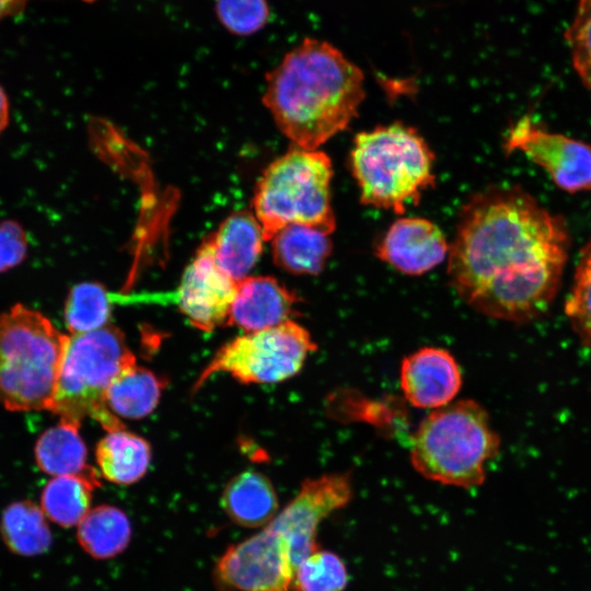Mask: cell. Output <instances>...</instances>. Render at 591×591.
I'll use <instances>...</instances> for the list:
<instances>
[{"instance_id": "19", "label": "cell", "mask_w": 591, "mask_h": 591, "mask_svg": "<svg viewBox=\"0 0 591 591\" xmlns=\"http://www.w3.org/2000/svg\"><path fill=\"white\" fill-rule=\"evenodd\" d=\"M96 462L104 478L130 485L143 477L150 460L149 443L125 429L108 432L97 444Z\"/></svg>"}, {"instance_id": "6", "label": "cell", "mask_w": 591, "mask_h": 591, "mask_svg": "<svg viewBox=\"0 0 591 591\" xmlns=\"http://www.w3.org/2000/svg\"><path fill=\"white\" fill-rule=\"evenodd\" d=\"M333 165L324 152L293 147L271 162L253 196L254 215L265 241L289 224H303L331 234L336 227L332 207Z\"/></svg>"}, {"instance_id": "11", "label": "cell", "mask_w": 591, "mask_h": 591, "mask_svg": "<svg viewBox=\"0 0 591 591\" xmlns=\"http://www.w3.org/2000/svg\"><path fill=\"white\" fill-rule=\"evenodd\" d=\"M237 283L219 269L206 239L172 297L193 326L210 332L228 324Z\"/></svg>"}, {"instance_id": "1", "label": "cell", "mask_w": 591, "mask_h": 591, "mask_svg": "<svg viewBox=\"0 0 591 591\" xmlns=\"http://www.w3.org/2000/svg\"><path fill=\"white\" fill-rule=\"evenodd\" d=\"M570 241L564 217L522 187H488L460 212L448 277L478 313L525 323L545 314L553 303Z\"/></svg>"}, {"instance_id": "2", "label": "cell", "mask_w": 591, "mask_h": 591, "mask_svg": "<svg viewBox=\"0 0 591 591\" xmlns=\"http://www.w3.org/2000/svg\"><path fill=\"white\" fill-rule=\"evenodd\" d=\"M363 79L333 44L306 37L267 73L263 101L294 147L316 150L357 115Z\"/></svg>"}, {"instance_id": "29", "label": "cell", "mask_w": 591, "mask_h": 591, "mask_svg": "<svg viewBox=\"0 0 591 591\" xmlns=\"http://www.w3.org/2000/svg\"><path fill=\"white\" fill-rule=\"evenodd\" d=\"M27 239L15 220L0 222V273L21 264L27 255Z\"/></svg>"}, {"instance_id": "32", "label": "cell", "mask_w": 591, "mask_h": 591, "mask_svg": "<svg viewBox=\"0 0 591 591\" xmlns=\"http://www.w3.org/2000/svg\"><path fill=\"white\" fill-rule=\"evenodd\" d=\"M82 1H85V2H93V1H95V0H82Z\"/></svg>"}, {"instance_id": "18", "label": "cell", "mask_w": 591, "mask_h": 591, "mask_svg": "<svg viewBox=\"0 0 591 591\" xmlns=\"http://www.w3.org/2000/svg\"><path fill=\"white\" fill-rule=\"evenodd\" d=\"M100 486L93 467L80 474L54 476L43 488L40 508L62 528L78 525L91 510L92 494Z\"/></svg>"}, {"instance_id": "8", "label": "cell", "mask_w": 591, "mask_h": 591, "mask_svg": "<svg viewBox=\"0 0 591 591\" xmlns=\"http://www.w3.org/2000/svg\"><path fill=\"white\" fill-rule=\"evenodd\" d=\"M317 348L302 325L288 320L277 326L252 332L223 345L196 380L199 390L215 373L225 372L251 383H277L294 376Z\"/></svg>"}, {"instance_id": "10", "label": "cell", "mask_w": 591, "mask_h": 591, "mask_svg": "<svg viewBox=\"0 0 591 591\" xmlns=\"http://www.w3.org/2000/svg\"><path fill=\"white\" fill-rule=\"evenodd\" d=\"M503 150L507 154L521 152L526 155L567 193L591 192V146L551 131L530 115L512 124L503 141Z\"/></svg>"}, {"instance_id": "14", "label": "cell", "mask_w": 591, "mask_h": 591, "mask_svg": "<svg viewBox=\"0 0 591 591\" xmlns=\"http://www.w3.org/2000/svg\"><path fill=\"white\" fill-rule=\"evenodd\" d=\"M298 298L269 276L246 277L237 283L227 325L248 333L277 326L294 311Z\"/></svg>"}, {"instance_id": "7", "label": "cell", "mask_w": 591, "mask_h": 591, "mask_svg": "<svg viewBox=\"0 0 591 591\" xmlns=\"http://www.w3.org/2000/svg\"><path fill=\"white\" fill-rule=\"evenodd\" d=\"M134 366L135 357L118 328L106 325L72 335L49 410L78 427L90 417L107 432L125 429L107 408L105 395L113 381Z\"/></svg>"}, {"instance_id": "28", "label": "cell", "mask_w": 591, "mask_h": 591, "mask_svg": "<svg viewBox=\"0 0 591 591\" xmlns=\"http://www.w3.org/2000/svg\"><path fill=\"white\" fill-rule=\"evenodd\" d=\"M572 67L582 84L591 90V0H578L573 19L565 32Z\"/></svg>"}, {"instance_id": "9", "label": "cell", "mask_w": 591, "mask_h": 591, "mask_svg": "<svg viewBox=\"0 0 591 591\" xmlns=\"http://www.w3.org/2000/svg\"><path fill=\"white\" fill-rule=\"evenodd\" d=\"M304 556L296 537L270 521L255 535L228 547L213 570L221 591H299Z\"/></svg>"}, {"instance_id": "4", "label": "cell", "mask_w": 591, "mask_h": 591, "mask_svg": "<svg viewBox=\"0 0 591 591\" xmlns=\"http://www.w3.org/2000/svg\"><path fill=\"white\" fill-rule=\"evenodd\" d=\"M499 447L483 406L461 399L434 409L419 424L410 442V462L427 479L471 488L484 483L486 463Z\"/></svg>"}, {"instance_id": "31", "label": "cell", "mask_w": 591, "mask_h": 591, "mask_svg": "<svg viewBox=\"0 0 591 591\" xmlns=\"http://www.w3.org/2000/svg\"><path fill=\"white\" fill-rule=\"evenodd\" d=\"M8 121H9V100L5 92L0 86V134L7 127Z\"/></svg>"}, {"instance_id": "16", "label": "cell", "mask_w": 591, "mask_h": 591, "mask_svg": "<svg viewBox=\"0 0 591 591\" xmlns=\"http://www.w3.org/2000/svg\"><path fill=\"white\" fill-rule=\"evenodd\" d=\"M221 505L230 520L244 528L268 524L278 511L271 482L255 471H245L231 478L223 489Z\"/></svg>"}, {"instance_id": "21", "label": "cell", "mask_w": 591, "mask_h": 591, "mask_svg": "<svg viewBox=\"0 0 591 591\" xmlns=\"http://www.w3.org/2000/svg\"><path fill=\"white\" fill-rule=\"evenodd\" d=\"M77 538L91 557L113 558L127 548L131 538V524L119 508L101 505L91 509L77 525Z\"/></svg>"}, {"instance_id": "30", "label": "cell", "mask_w": 591, "mask_h": 591, "mask_svg": "<svg viewBox=\"0 0 591 591\" xmlns=\"http://www.w3.org/2000/svg\"><path fill=\"white\" fill-rule=\"evenodd\" d=\"M26 0H0V20L22 9Z\"/></svg>"}, {"instance_id": "15", "label": "cell", "mask_w": 591, "mask_h": 591, "mask_svg": "<svg viewBox=\"0 0 591 591\" xmlns=\"http://www.w3.org/2000/svg\"><path fill=\"white\" fill-rule=\"evenodd\" d=\"M207 241L219 269L240 282L257 263L265 237L255 215L240 211L229 216Z\"/></svg>"}, {"instance_id": "3", "label": "cell", "mask_w": 591, "mask_h": 591, "mask_svg": "<svg viewBox=\"0 0 591 591\" xmlns=\"http://www.w3.org/2000/svg\"><path fill=\"white\" fill-rule=\"evenodd\" d=\"M362 204L403 213L433 186L434 155L416 129L402 123L358 134L349 157Z\"/></svg>"}, {"instance_id": "26", "label": "cell", "mask_w": 591, "mask_h": 591, "mask_svg": "<svg viewBox=\"0 0 591 591\" xmlns=\"http://www.w3.org/2000/svg\"><path fill=\"white\" fill-rule=\"evenodd\" d=\"M347 581L348 575L341 558L321 548L305 558L297 571L299 591H343Z\"/></svg>"}, {"instance_id": "22", "label": "cell", "mask_w": 591, "mask_h": 591, "mask_svg": "<svg viewBox=\"0 0 591 591\" xmlns=\"http://www.w3.org/2000/svg\"><path fill=\"white\" fill-rule=\"evenodd\" d=\"M165 380L152 371L134 366L109 385L105 403L116 417L139 419L157 407Z\"/></svg>"}, {"instance_id": "17", "label": "cell", "mask_w": 591, "mask_h": 591, "mask_svg": "<svg viewBox=\"0 0 591 591\" xmlns=\"http://www.w3.org/2000/svg\"><path fill=\"white\" fill-rule=\"evenodd\" d=\"M270 241L275 264L294 275H318L333 250L328 233L303 224H289Z\"/></svg>"}, {"instance_id": "27", "label": "cell", "mask_w": 591, "mask_h": 591, "mask_svg": "<svg viewBox=\"0 0 591 591\" xmlns=\"http://www.w3.org/2000/svg\"><path fill=\"white\" fill-rule=\"evenodd\" d=\"M215 12L221 25L239 36L262 31L270 16L267 0H215Z\"/></svg>"}, {"instance_id": "5", "label": "cell", "mask_w": 591, "mask_h": 591, "mask_svg": "<svg viewBox=\"0 0 591 591\" xmlns=\"http://www.w3.org/2000/svg\"><path fill=\"white\" fill-rule=\"evenodd\" d=\"M68 338L23 304L1 314L0 404L12 412L49 410Z\"/></svg>"}, {"instance_id": "25", "label": "cell", "mask_w": 591, "mask_h": 591, "mask_svg": "<svg viewBox=\"0 0 591 591\" xmlns=\"http://www.w3.org/2000/svg\"><path fill=\"white\" fill-rule=\"evenodd\" d=\"M565 313L582 344L591 349V240L580 251Z\"/></svg>"}, {"instance_id": "12", "label": "cell", "mask_w": 591, "mask_h": 591, "mask_svg": "<svg viewBox=\"0 0 591 591\" xmlns=\"http://www.w3.org/2000/svg\"><path fill=\"white\" fill-rule=\"evenodd\" d=\"M450 245L441 229L424 218H399L376 244V256L410 276L422 275L440 265Z\"/></svg>"}, {"instance_id": "23", "label": "cell", "mask_w": 591, "mask_h": 591, "mask_svg": "<svg viewBox=\"0 0 591 591\" xmlns=\"http://www.w3.org/2000/svg\"><path fill=\"white\" fill-rule=\"evenodd\" d=\"M79 427L60 422L47 429L35 445L38 467L53 476L80 474L90 468L86 465V448L79 434Z\"/></svg>"}, {"instance_id": "24", "label": "cell", "mask_w": 591, "mask_h": 591, "mask_svg": "<svg viewBox=\"0 0 591 591\" xmlns=\"http://www.w3.org/2000/svg\"><path fill=\"white\" fill-rule=\"evenodd\" d=\"M113 294L96 282L72 287L65 306V321L72 335L92 332L107 325Z\"/></svg>"}, {"instance_id": "20", "label": "cell", "mask_w": 591, "mask_h": 591, "mask_svg": "<svg viewBox=\"0 0 591 591\" xmlns=\"http://www.w3.org/2000/svg\"><path fill=\"white\" fill-rule=\"evenodd\" d=\"M0 535L11 553L23 557L42 555L53 543L47 517L40 506L31 500L14 501L4 508Z\"/></svg>"}, {"instance_id": "13", "label": "cell", "mask_w": 591, "mask_h": 591, "mask_svg": "<svg viewBox=\"0 0 591 591\" xmlns=\"http://www.w3.org/2000/svg\"><path fill=\"white\" fill-rule=\"evenodd\" d=\"M399 379L405 398L418 408L437 409L450 404L462 385L456 360L438 347H424L405 357Z\"/></svg>"}]
</instances>
